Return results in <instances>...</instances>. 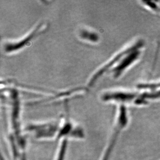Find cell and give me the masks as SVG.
Returning <instances> with one entry per match:
<instances>
[{
  "label": "cell",
  "mask_w": 160,
  "mask_h": 160,
  "mask_svg": "<svg viewBox=\"0 0 160 160\" xmlns=\"http://www.w3.org/2000/svg\"><path fill=\"white\" fill-rule=\"evenodd\" d=\"M2 97L8 108L10 129V146L21 149L26 148V138L21 128V102L19 90L15 87H6L2 90Z\"/></svg>",
  "instance_id": "obj_1"
},
{
  "label": "cell",
  "mask_w": 160,
  "mask_h": 160,
  "mask_svg": "<svg viewBox=\"0 0 160 160\" xmlns=\"http://www.w3.org/2000/svg\"><path fill=\"white\" fill-rule=\"evenodd\" d=\"M49 24L47 22L42 21L38 23L33 29L21 38L7 41L3 44V51L8 54H12L21 52L29 46L33 41L44 33L48 30Z\"/></svg>",
  "instance_id": "obj_2"
},
{
  "label": "cell",
  "mask_w": 160,
  "mask_h": 160,
  "mask_svg": "<svg viewBox=\"0 0 160 160\" xmlns=\"http://www.w3.org/2000/svg\"><path fill=\"white\" fill-rule=\"evenodd\" d=\"M60 128V120L31 123L24 129L36 139H57Z\"/></svg>",
  "instance_id": "obj_3"
},
{
  "label": "cell",
  "mask_w": 160,
  "mask_h": 160,
  "mask_svg": "<svg viewBox=\"0 0 160 160\" xmlns=\"http://www.w3.org/2000/svg\"><path fill=\"white\" fill-rule=\"evenodd\" d=\"M77 36L81 41L88 44H95L100 41V35L95 30L82 27L77 31Z\"/></svg>",
  "instance_id": "obj_4"
},
{
  "label": "cell",
  "mask_w": 160,
  "mask_h": 160,
  "mask_svg": "<svg viewBox=\"0 0 160 160\" xmlns=\"http://www.w3.org/2000/svg\"><path fill=\"white\" fill-rule=\"evenodd\" d=\"M60 141L61 142L60 143V145L59 147V150L55 160H64L65 158L68 141L66 139H63Z\"/></svg>",
  "instance_id": "obj_5"
}]
</instances>
